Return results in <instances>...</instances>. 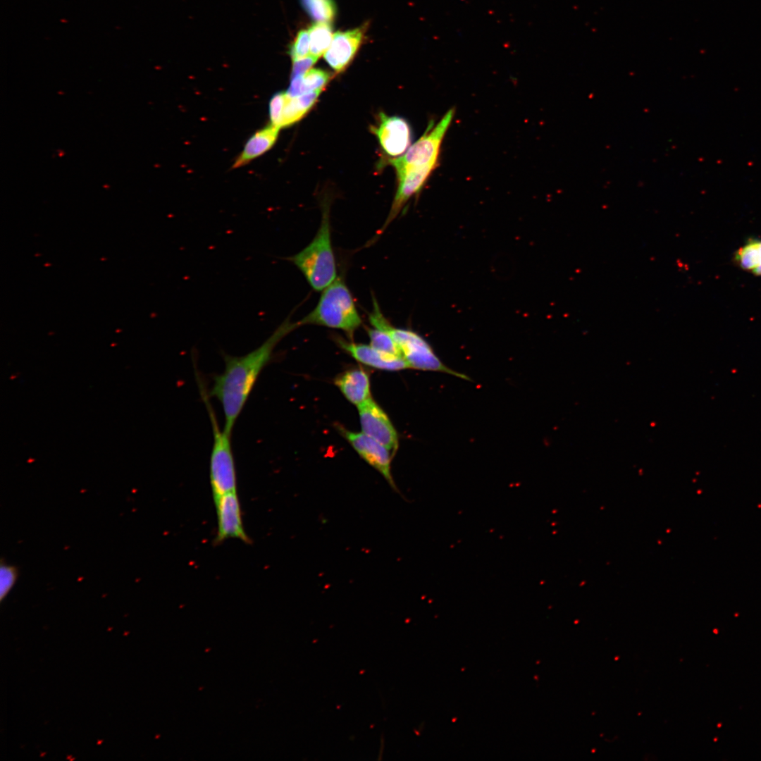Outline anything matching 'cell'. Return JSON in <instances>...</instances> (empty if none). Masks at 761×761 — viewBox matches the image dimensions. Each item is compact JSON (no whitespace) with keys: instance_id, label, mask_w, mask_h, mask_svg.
Here are the masks:
<instances>
[{"instance_id":"cell-1","label":"cell","mask_w":761,"mask_h":761,"mask_svg":"<svg viewBox=\"0 0 761 761\" xmlns=\"http://www.w3.org/2000/svg\"><path fill=\"white\" fill-rule=\"evenodd\" d=\"M297 322L285 320L257 348L242 356L223 355V372L213 378L210 396L221 403L224 415L223 430L231 435L237 419L261 371L269 363L278 343L298 328Z\"/></svg>"},{"instance_id":"cell-2","label":"cell","mask_w":761,"mask_h":761,"mask_svg":"<svg viewBox=\"0 0 761 761\" xmlns=\"http://www.w3.org/2000/svg\"><path fill=\"white\" fill-rule=\"evenodd\" d=\"M287 260L297 266L316 291L323 290L337 278L328 207L323 209L321 225L314 239Z\"/></svg>"},{"instance_id":"cell-3","label":"cell","mask_w":761,"mask_h":761,"mask_svg":"<svg viewBox=\"0 0 761 761\" xmlns=\"http://www.w3.org/2000/svg\"><path fill=\"white\" fill-rule=\"evenodd\" d=\"M361 323L350 291L342 278L338 277L322 290L315 308L297 321L299 327L322 326L342 330L350 335Z\"/></svg>"},{"instance_id":"cell-4","label":"cell","mask_w":761,"mask_h":761,"mask_svg":"<svg viewBox=\"0 0 761 761\" xmlns=\"http://www.w3.org/2000/svg\"><path fill=\"white\" fill-rule=\"evenodd\" d=\"M373 304V311L369 316L370 323L373 328L386 330L390 333L398 347L402 357L410 369L440 371L469 379L466 376L446 366L436 356L430 345L419 334L408 329L392 326L382 314L375 299Z\"/></svg>"},{"instance_id":"cell-5","label":"cell","mask_w":761,"mask_h":761,"mask_svg":"<svg viewBox=\"0 0 761 761\" xmlns=\"http://www.w3.org/2000/svg\"><path fill=\"white\" fill-rule=\"evenodd\" d=\"M213 431L209 461V478L214 501L221 495L237 491V476L231 445V435L221 429L207 394L202 389Z\"/></svg>"},{"instance_id":"cell-6","label":"cell","mask_w":761,"mask_h":761,"mask_svg":"<svg viewBox=\"0 0 761 761\" xmlns=\"http://www.w3.org/2000/svg\"><path fill=\"white\" fill-rule=\"evenodd\" d=\"M454 114V109H450L434 128L431 129V125L424 135L409 147L404 154L389 160L396 173L409 168L436 166L442 142Z\"/></svg>"},{"instance_id":"cell-7","label":"cell","mask_w":761,"mask_h":761,"mask_svg":"<svg viewBox=\"0 0 761 761\" xmlns=\"http://www.w3.org/2000/svg\"><path fill=\"white\" fill-rule=\"evenodd\" d=\"M338 428L359 456L378 471L395 492L399 493L391 473L392 452L362 432H352L341 427Z\"/></svg>"},{"instance_id":"cell-8","label":"cell","mask_w":761,"mask_h":761,"mask_svg":"<svg viewBox=\"0 0 761 761\" xmlns=\"http://www.w3.org/2000/svg\"><path fill=\"white\" fill-rule=\"evenodd\" d=\"M357 407L362 433L383 445L394 456L399 438L386 413L371 397Z\"/></svg>"},{"instance_id":"cell-9","label":"cell","mask_w":761,"mask_h":761,"mask_svg":"<svg viewBox=\"0 0 761 761\" xmlns=\"http://www.w3.org/2000/svg\"><path fill=\"white\" fill-rule=\"evenodd\" d=\"M217 513L218 528L215 545L225 540L237 538L245 543L251 540L246 533L242 519V512L237 491L225 493L214 501Z\"/></svg>"},{"instance_id":"cell-10","label":"cell","mask_w":761,"mask_h":761,"mask_svg":"<svg viewBox=\"0 0 761 761\" xmlns=\"http://www.w3.org/2000/svg\"><path fill=\"white\" fill-rule=\"evenodd\" d=\"M380 147L389 156H398L408 149L412 140L411 128L407 121L398 116L379 114L378 124L371 128Z\"/></svg>"},{"instance_id":"cell-11","label":"cell","mask_w":761,"mask_h":761,"mask_svg":"<svg viewBox=\"0 0 761 761\" xmlns=\"http://www.w3.org/2000/svg\"><path fill=\"white\" fill-rule=\"evenodd\" d=\"M435 166L413 168L397 173L398 187L385 222L377 232L382 234L390 223L397 216L409 198L417 193L426 182Z\"/></svg>"},{"instance_id":"cell-12","label":"cell","mask_w":761,"mask_h":761,"mask_svg":"<svg viewBox=\"0 0 761 761\" xmlns=\"http://www.w3.org/2000/svg\"><path fill=\"white\" fill-rule=\"evenodd\" d=\"M363 37L362 27L336 32L329 48L323 54L330 67L338 73L344 70L354 58Z\"/></svg>"},{"instance_id":"cell-13","label":"cell","mask_w":761,"mask_h":761,"mask_svg":"<svg viewBox=\"0 0 761 761\" xmlns=\"http://www.w3.org/2000/svg\"><path fill=\"white\" fill-rule=\"evenodd\" d=\"M336 342L357 361L369 366L391 371L409 368L402 357L382 352L370 345L347 342L341 338H337Z\"/></svg>"},{"instance_id":"cell-14","label":"cell","mask_w":761,"mask_h":761,"mask_svg":"<svg viewBox=\"0 0 761 761\" xmlns=\"http://www.w3.org/2000/svg\"><path fill=\"white\" fill-rule=\"evenodd\" d=\"M334 383L346 399L357 407L371 397L369 376L361 369L340 374Z\"/></svg>"},{"instance_id":"cell-15","label":"cell","mask_w":761,"mask_h":761,"mask_svg":"<svg viewBox=\"0 0 761 761\" xmlns=\"http://www.w3.org/2000/svg\"><path fill=\"white\" fill-rule=\"evenodd\" d=\"M279 130L271 124L254 133L236 159L233 168L243 166L268 151L276 143Z\"/></svg>"},{"instance_id":"cell-16","label":"cell","mask_w":761,"mask_h":761,"mask_svg":"<svg viewBox=\"0 0 761 761\" xmlns=\"http://www.w3.org/2000/svg\"><path fill=\"white\" fill-rule=\"evenodd\" d=\"M321 92L317 90L297 97H290L285 92L280 128L291 125L302 118L314 106Z\"/></svg>"},{"instance_id":"cell-17","label":"cell","mask_w":761,"mask_h":761,"mask_svg":"<svg viewBox=\"0 0 761 761\" xmlns=\"http://www.w3.org/2000/svg\"><path fill=\"white\" fill-rule=\"evenodd\" d=\"M732 260L740 269L761 276V239L748 238L734 252Z\"/></svg>"},{"instance_id":"cell-18","label":"cell","mask_w":761,"mask_h":761,"mask_svg":"<svg viewBox=\"0 0 761 761\" xmlns=\"http://www.w3.org/2000/svg\"><path fill=\"white\" fill-rule=\"evenodd\" d=\"M311 54L318 58L329 48L333 40L332 26L329 23L317 22L309 30Z\"/></svg>"},{"instance_id":"cell-19","label":"cell","mask_w":761,"mask_h":761,"mask_svg":"<svg viewBox=\"0 0 761 761\" xmlns=\"http://www.w3.org/2000/svg\"><path fill=\"white\" fill-rule=\"evenodd\" d=\"M301 2L309 16L317 22L330 23L335 16L333 0H301Z\"/></svg>"},{"instance_id":"cell-20","label":"cell","mask_w":761,"mask_h":761,"mask_svg":"<svg viewBox=\"0 0 761 761\" xmlns=\"http://www.w3.org/2000/svg\"><path fill=\"white\" fill-rule=\"evenodd\" d=\"M367 333L370 345L373 348L386 354L402 357L395 342L386 330L374 328H368Z\"/></svg>"},{"instance_id":"cell-21","label":"cell","mask_w":761,"mask_h":761,"mask_svg":"<svg viewBox=\"0 0 761 761\" xmlns=\"http://www.w3.org/2000/svg\"><path fill=\"white\" fill-rule=\"evenodd\" d=\"M330 79V74L324 70L319 68L309 70L301 79L302 94L322 90Z\"/></svg>"},{"instance_id":"cell-22","label":"cell","mask_w":761,"mask_h":761,"mask_svg":"<svg viewBox=\"0 0 761 761\" xmlns=\"http://www.w3.org/2000/svg\"><path fill=\"white\" fill-rule=\"evenodd\" d=\"M18 578V569L2 559L0 565V599L2 601L13 587Z\"/></svg>"},{"instance_id":"cell-23","label":"cell","mask_w":761,"mask_h":761,"mask_svg":"<svg viewBox=\"0 0 761 761\" xmlns=\"http://www.w3.org/2000/svg\"><path fill=\"white\" fill-rule=\"evenodd\" d=\"M309 32L307 30H302L297 33L293 43L290 46L289 54L292 58V61H295L309 56Z\"/></svg>"},{"instance_id":"cell-24","label":"cell","mask_w":761,"mask_h":761,"mask_svg":"<svg viewBox=\"0 0 761 761\" xmlns=\"http://www.w3.org/2000/svg\"><path fill=\"white\" fill-rule=\"evenodd\" d=\"M286 93L279 92L275 94L269 103V115L271 123L273 125L280 128L283 108L285 100Z\"/></svg>"},{"instance_id":"cell-25","label":"cell","mask_w":761,"mask_h":761,"mask_svg":"<svg viewBox=\"0 0 761 761\" xmlns=\"http://www.w3.org/2000/svg\"><path fill=\"white\" fill-rule=\"evenodd\" d=\"M317 59V57L311 54L304 58L293 61L291 78L304 76L311 70Z\"/></svg>"}]
</instances>
